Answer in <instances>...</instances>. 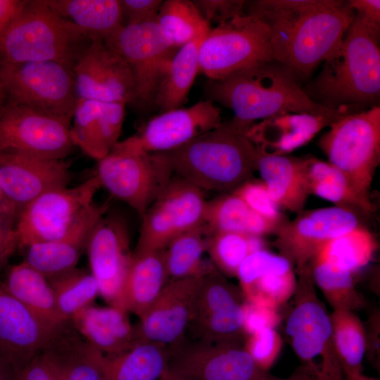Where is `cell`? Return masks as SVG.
<instances>
[{
    "label": "cell",
    "mask_w": 380,
    "mask_h": 380,
    "mask_svg": "<svg viewBox=\"0 0 380 380\" xmlns=\"http://www.w3.org/2000/svg\"><path fill=\"white\" fill-rule=\"evenodd\" d=\"M204 91L208 99L230 108L234 121L247 127L285 113L335 118L353 113L348 108H332L312 100L289 68L276 60L222 80H209Z\"/></svg>",
    "instance_id": "6da1fadb"
},
{
    "label": "cell",
    "mask_w": 380,
    "mask_h": 380,
    "mask_svg": "<svg viewBox=\"0 0 380 380\" xmlns=\"http://www.w3.org/2000/svg\"><path fill=\"white\" fill-rule=\"evenodd\" d=\"M355 13V12H354ZM380 25L355 13L343 40L305 89L316 103L355 112L376 106L380 95Z\"/></svg>",
    "instance_id": "7a4b0ae2"
},
{
    "label": "cell",
    "mask_w": 380,
    "mask_h": 380,
    "mask_svg": "<svg viewBox=\"0 0 380 380\" xmlns=\"http://www.w3.org/2000/svg\"><path fill=\"white\" fill-rule=\"evenodd\" d=\"M232 119L179 148L164 152L175 175L202 191L231 193L252 179L259 151Z\"/></svg>",
    "instance_id": "3957f363"
},
{
    "label": "cell",
    "mask_w": 380,
    "mask_h": 380,
    "mask_svg": "<svg viewBox=\"0 0 380 380\" xmlns=\"http://www.w3.org/2000/svg\"><path fill=\"white\" fill-rule=\"evenodd\" d=\"M94 39L44 0L27 1L23 12L0 37V63L56 61L73 68Z\"/></svg>",
    "instance_id": "277c9868"
},
{
    "label": "cell",
    "mask_w": 380,
    "mask_h": 380,
    "mask_svg": "<svg viewBox=\"0 0 380 380\" xmlns=\"http://www.w3.org/2000/svg\"><path fill=\"white\" fill-rule=\"evenodd\" d=\"M294 305L286 323L290 344L316 380H344L335 350L330 315L315 290L310 267L297 272Z\"/></svg>",
    "instance_id": "5b68a950"
},
{
    "label": "cell",
    "mask_w": 380,
    "mask_h": 380,
    "mask_svg": "<svg viewBox=\"0 0 380 380\" xmlns=\"http://www.w3.org/2000/svg\"><path fill=\"white\" fill-rule=\"evenodd\" d=\"M329 127L319 146L358 194L371 201L369 191L380 163L379 106L344 115Z\"/></svg>",
    "instance_id": "8992f818"
},
{
    "label": "cell",
    "mask_w": 380,
    "mask_h": 380,
    "mask_svg": "<svg viewBox=\"0 0 380 380\" xmlns=\"http://www.w3.org/2000/svg\"><path fill=\"white\" fill-rule=\"evenodd\" d=\"M95 175L101 187L130 206L141 218L175 177L163 153L134 150L122 141L98 160Z\"/></svg>",
    "instance_id": "52a82bcc"
},
{
    "label": "cell",
    "mask_w": 380,
    "mask_h": 380,
    "mask_svg": "<svg viewBox=\"0 0 380 380\" xmlns=\"http://www.w3.org/2000/svg\"><path fill=\"white\" fill-rule=\"evenodd\" d=\"M8 103L25 106L71 124L78 101L73 68L56 61L0 63Z\"/></svg>",
    "instance_id": "ba28073f"
},
{
    "label": "cell",
    "mask_w": 380,
    "mask_h": 380,
    "mask_svg": "<svg viewBox=\"0 0 380 380\" xmlns=\"http://www.w3.org/2000/svg\"><path fill=\"white\" fill-rule=\"evenodd\" d=\"M272 60L276 59L267 28L244 13L208 32L199 49V72L219 80Z\"/></svg>",
    "instance_id": "9c48e42d"
},
{
    "label": "cell",
    "mask_w": 380,
    "mask_h": 380,
    "mask_svg": "<svg viewBox=\"0 0 380 380\" xmlns=\"http://www.w3.org/2000/svg\"><path fill=\"white\" fill-rule=\"evenodd\" d=\"M354 15L348 1L320 0L292 30L281 63L305 79L341 44Z\"/></svg>",
    "instance_id": "30bf717a"
},
{
    "label": "cell",
    "mask_w": 380,
    "mask_h": 380,
    "mask_svg": "<svg viewBox=\"0 0 380 380\" xmlns=\"http://www.w3.org/2000/svg\"><path fill=\"white\" fill-rule=\"evenodd\" d=\"M101 187L94 174L73 187L46 192L21 208L14 224L19 249L62 237L94 203Z\"/></svg>",
    "instance_id": "8fae6325"
},
{
    "label": "cell",
    "mask_w": 380,
    "mask_h": 380,
    "mask_svg": "<svg viewBox=\"0 0 380 380\" xmlns=\"http://www.w3.org/2000/svg\"><path fill=\"white\" fill-rule=\"evenodd\" d=\"M244 298L215 267L199 281L186 336L213 343L243 345Z\"/></svg>",
    "instance_id": "7c38bea8"
},
{
    "label": "cell",
    "mask_w": 380,
    "mask_h": 380,
    "mask_svg": "<svg viewBox=\"0 0 380 380\" xmlns=\"http://www.w3.org/2000/svg\"><path fill=\"white\" fill-rule=\"evenodd\" d=\"M104 41L123 58L132 72V103L142 108L154 106L157 91L179 48L165 38L156 20L124 25Z\"/></svg>",
    "instance_id": "4fadbf2b"
},
{
    "label": "cell",
    "mask_w": 380,
    "mask_h": 380,
    "mask_svg": "<svg viewBox=\"0 0 380 380\" xmlns=\"http://www.w3.org/2000/svg\"><path fill=\"white\" fill-rule=\"evenodd\" d=\"M204 191L175 175L141 217L133 252L163 250L179 235L205 224Z\"/></svg>",
    "instance_id": "5bb4252c"
},
{
    "label": "cell",
    "mask_w": 380,
    "mask_h": 380,
    "mask_svg": "<svg viewBox=\"0 0 380 380\" xmlns=\"http://www.w3.org/2000/svg\"><path fill=\"white\" fill-rule=\"evenodd\" d=\"M70 127L59 118L7 103L0 111V152L64 160L74 147Z\"/></svg>",
    "instance_id": "9a60e30c"
},
{
    "label": "cell",
    "mask_w": 380,
    "mask_h": 380,
    "mask_svg": "<svg viewBox=\"0 0 380 380\" xmlns=\"http://www.w3.org/2000/svg\"><path fill=\"white\" fill-rule=\"evenodd\" d=\"M168 348V369L186 380H259L267 374L256 366L243 345L185 336Z\"/></svg>",
    "instance_id": "2e32d148"
},
{
    "label": "cell",
    "mask_w": 380,
    "mask_h": 380,
    "mask_svg": "<svg viewBox=\"0 0 380 380\" xmlns=\"http://www.w3.org/2000/svg\"><path fill=\"white\" fill-rule=\"evenodd\" d=\"M362 224L358 213L332 206L298 213L275 234L274 246L298 272L310 264L320 248L329 240Z\"/></svg>",
    "instance_id": "e0dca14e"
},
{
    "label": "cell",
    "mask_w": 380,
    "mask_h": 380,
    "mask_svg": "<svg viewBox=\"0 0 380 380\" xmlns=\"http://www.w3.org/2000/svg\"><path fill=\"white\" fill-rule=\"evenodd\" d=\"M85 251L99 295L109 305L122 309V289L132 258L124 219L108 211L104 214L91 230Z\"/></svg>",
    "instance_id": "ac0fdd59"
},
{
    "label": "cell",
    "mask_w": 380,
    "mask_h": 380,
    "mask_svg": "<svg viewBox=\"0 0 380 380\" xmlns=\"http://www.w3.org/2000/svg\"><path fill=\"white\" fill-rule=\"evenodd\" d=\"M73 70L78 99L132 103L134 80L123 58L106 41L94 38Z\"/></svg>",
    "instance_id": "d6986e66"
},
{
    "label": "cell",
    "mask_w": 380,
    "mask_h": 380,
    "mask_svg": "<svg viewBox=\"0 0 380 380\" xmlns=\"http://www.w3.org/2000/svg\"><path fill=\"white\" fill-rule=\"evenodd\" d=\"M221 123L220 109L206 99L187 108L161 113L151 118L138 133L122 141L130 148L146 153L168 152L217 128Z\"/></svg>",
    "instance_id": "ffe728a7"
},
{
    "label": "cell",
    "mask_w": 380,
    "mask_h": 380,
    "mask_svg": "<svg viewBox=\"0 0 380 380\" xmlns=\"http://www.w3.org/2000/svg\"><path fill=\"white\" fill-rule=\"evenodd\" d=\"M71 177L65 159L0 152V190L17 212L46 192L68 186Z\"/></svg>",
    "instance_id": "44dd1931"
},
{
    "label": "cell",
    "mask_w": 380,
    "mask_h": 380,
    "mask_svg": "<svg viewBox=\"0 0 380 380\" xmlns=\"http://www.w3.org/2000/svg\"><path fill=\"white\" fill-rule=\"evenodd\" d=\"M202 276L169 281L134 326L136 341L170 347L184 338Z\"/></svg>",
    "instance_id": "7402d4cb"
},
{
    "label": "cell",
    "mask_w": 380,
    "mask_h": 380,
    "mask_svg": "<svg viewBox=\"0 0 380 380\" xmlns=\"http://www.w3.org/2000/svg\"><path fill=\"white\" fill-rule=\"evenodd\" d=\"M39 356L56 380H107L106 356L70 319L53 328Z\"/></svg>",
    "instance_id": "603a6c76"
},
{
    "label": "cell",
    "mask_w": 380,
    "mask_h": 380,
    "mask_svg": "<svg viewBox=\"0 0 380 380\" xmlns=\"http://www.w3.org/2000/svg\"><path fill=\"white\" fill-rule=\"evenodd\" d=\"M236 277L245 301L277 309L293 296L296 288L293 265L265 248L246 257Z\"/></svg>",
    "instance_id": "cb8c5ba5"
},
{
    "label": "cell",
    "mask_w": 380,
    "mask_h": 380,
    "mask_svg": "<svg viewBox=\"0 0 380 380\" xmlns=\"http://www.w3.org/2000/svg\"><path fill=\"white\" fill-rule=\"evenodd\" d=\"M53 328L11 296L0 281V351L15 371L39 354Z\"/></svg>",
    "instance_id": "d4e9b609"
},
{
    "label": "cell",
    "mask_w": 380,
    "mask_h": 380,
    "mask_svg": "<svg viewBox=\"0 0 380 380\" xmlns=\"http://www.w3.org/2000/svg\"><path fill=\"white\" fill-rule=\"evenodd\" d=\"M108 208V203L94 202L60 239L34 243L23 249L24 261L48 280L75 269L91 230Z\"/></svg>",
    "instance_id": "484cf974"
},
{
    "label": "cell",
    "mask_w": 380,
    "mask_h": 380,
    "mask_svg": "<svg viewBox=\"0 0 380 380\" xmlns=\"http://www.w3.org/2000/svg\"><path fill=\"white\" fill-rule=\"evenodd\" d=\"M339 118L285 113L253 123L246 134L259 152L287 155L307 144Z\"/></svg>",
    "instance_id": "4316f807"
},
{
    "label": "cell",
    "mask_w": 380,
    "mask_h": 380,
    "mask_svg": "<svg viewBox=\"0 0 380 380\" xmlns=\"http://www.w3.org/2000/svg\"><path fill=\"white\" fill-rule=\"evenodd\" d=\"M77 331L106 356H114L136 343L128 312L119 308L89 305L70 319Z\"/></svg>",
    "instance_id": "83f0119b"
},
{
    "label": "cell",
    "mask_w": 380,
    "mask_h": 380,
    "mask_svg": "<svg viewBox=\"0 0 380 380\" xmlns=\"http://www.w3.org/2000/svg\"><path fill=\"white\" fill-rule=\"evenodd\" d=\"M168 281L164 249L132 252L122 289L121 308L139 318L152 305Z\"/></svg>",
    "instance_id": "f1b7e54d"
},
{
    "label": "cell",
    "mask_w": 380,
    "mask_h": 380,
    "mask_svg": "<svg viewBox=\"0 0 380 380\" xmlns=\"http://www.w3.org/2000/svg\"><path fill=\"white\" fill-rule=\"evenodd\" d=\"M257 171L280 208L297 213L304 210L310 194L302 158L259 152Z\"/></svg>",
    "instance_id": "f546056e"
},
{
    "label": "cell",
    "mask_w": 380,
    "mask_h": 380,
    "mask_svg": "<svg viewBox=\"0 0 380 380\" xmlns=\"http://www.w3.org/2000/svg\"><path fill=\"white\" fill-rule=\"evenodd\" d=\"M4 288L51 327L63 320L48 279L24 260L12 265L1 282Z\"/></svg>",
    "instance_id": "4dcf8cb0"
},
{
    "label": "cell",
    "mask_w": 380,
    "mask_h": 380,
    "mask_svg": "<svg viewBox=\"0 0 380 380\" xmlns=\"http://www.w3.org/2000/svg\"><path fill=\"white\" fill-rule=\"evenodd\" d=\"M56 13L94 38L107 40L123 26L120 0H44Z\"/></svg>",
    "instance_id": "1f68e13d"
},
{
    "label": "cell",
    "mask_w": 380,
    "mask_h": 380,
    "mask_svg": "<svg viewBox=\"0 0 380 380\" xmlns=\"http://www.w3.org/2000/svg\"><path fill=\"white\" fill-rule=\"evenodd\" d=\"M302 158L310 194L358 213L368 215L374 211L372 202L359 195L346 177L336 167L315 157Z\"/></svg>",
    "instance_id": "d6a6232c"
},
{
    "label": "cell",
    "mask_w": 380,
    "mask_h": 380,
    "mask_svg": "<svg viewBox=\"0 0 380 380\" xmlns=\"http://www.w3.org/2000/svg\"><path fill=\"white\" fill-rule=\"evenodd\" d=\"M320 0L246 1L244 12L267 28L276 61L281 63L289 37L299 21Z\"/></svg>",
    "instance_id": "836d02e7"
},
{
    "label": "cell",
    "mask_w": 380,
    "mask_h": 380,
    "mask_svg": "<svg viewBox=\"0 0 380 380\" xmlns=\"http://www.w3.org/2000/svg\"><path fill=\"white\" fill-rule=\"evenodd\" d=\"M205 224L210 232H234L262 237L280 229L253 212L234 193L207 201Z\"/></svg>",
    "instance_id": "e575fe53"
},
{
    "label": "cell",
    "mask_w": 380,
    "mask_h": 380,
    "mask_svg": "<svg viewBox=\"0 0 380 380\" xmlns=\"http://www.w3.org/2000/svg\"><path fill=\"white\" fill-rule=\"evenodd\" d=\"M169 359L167 346L137 341L120 354L106 356L107 380H159L168 369Z\"/></svg>",
    "instance_id": "d590c367"
},
{
    "label": "cell",
    "mask_w": 380,
    "mask_h": 380,
    "mask_svg": "<svg viewBox=\"0 0 380 380\" xmlns=\"http://www.w3.org/2000/svg\"><path fill=\"white\" fill-rule=\"evenodd\" d=\"M210 30L181 46L175 54L154 99V106L161 113L179 108L186 99L199 72L201 44Z\"/></svg>",
    "instance_id": "8d00e7d4"
},
{
    "label": "cell",
    "mask_w": 380,
    "mask_h": 380,
    "mask_svg": "<svg viewBox=\"0 0 380 380\" xmlns=\"http://www.w3.org/2000/svg\"><path fill=\"white\" fill-rule=\"evenodd\" d=\"M209 229L205 224L172 239L165 247V263L169 281L203 275L214 267L203 259Z\"/></svg>",
    "instance_id": "74e56055"
},
{
    "label": "cell",
    "mask_w": 380,
    "mask_h": 380,
    "mask_svg": "<svg viewBox=\"0 0 380 380\" xmlns=\"http://www.w3.org/2000/svg\"><path fill=\"white\" fill-rule=\"evenodd\" d=\"M376 246L374 234L362 224L327 241L314 258L355 274L372 260Z\"/></svg>",
    "instance_id": "f35d334b"
},
{
    "label": "cell",
    "mask_w": 380,
    "mask_h": 380,
    "mask_svg": "<svg viewBox=\"0 0 380 380\" xmlns=\"http://www.w3.org/2000/svg\"><path fill=\"white\" fill-rule=\"evenodd\" d=\"M335 350L344 375L362 372L367 353V332L360 319L350 310H334L330 315Z\"/></svg>",
    "instance_id": "ab89813d"
},
{
    "label": "cell",
    "mask_w": 380,
    "mask_h": 380,
    "mask_svg": "<svg viewBox=\"0 0 380 380\" xmlns=\"http://www.w3.org/2000/svg\"><path fill=\"white\" fill-rule=\"evenodd\" d=\"M310 268L315 286L334 310L353 312L366 305L365 297L356 289L355 274L316 258L312 260Z\"/></svg>",
    "instance_id": "60d3db41"
},
{
    "label": "cell",
    "mask_w": 380,
    "mask_h": 380,
    "mask_svg": "<svg viewBox=\"0 0 380 380\" xmlns=\"http://www.w3.org/2000/svg\"><path fill=\"white\" fill-rule=\"evenodd\" d=\"M156 21L165 38L177 49L211 29L189 0L163 1Z\"/></svg>",
    "instance_id": "b9f144b4"
},
{
    "label": "cell",
    "mask_w": 380,
    "mask_h": 380,
    "mask_svg": "<svg viewBox=\"0 0 380 380\" xmlns=\"http://www.w3.org/2000/svg\"><path fill=\"white\" fill-rule=\"evenodd\" d=\"M265 248L262 237L234 232H210L206 252L224 276L236 277L241 262L253 252Z\"/></svg>",
    "instance_id": "7bdbcfd3"
},
{
    "label": "cell",
    "mask_w": 380,
    "mask_h": 380,
    "mask_svg": "<svg viewBox=\"0 0 380 380\" xmlns=\"http://www.w3.org/2000/svg\"><path fill=\"white\" fill-rule=\"evenodd\" d=\"M54 293L58 313L63 320L71 318L93 304L99 288L90 272L75 268L48 280Z\"/></svg>",
    "instance_id": "ee69618b"
},
{
    "label": "cell",
    "mask_w": 380,
    "mask_h": 380,
    "mask_svg": "<svg viewBox=\"0 0 380 380\" xmlns=\"http://www.w3.org/2000/svg\"><path fill=\"white\" fill-rule=\"evenodd\" d=\"M102 102L79 99L72 118L70 133L74 146L96 159V134Z\"/></svg>",
    "instance_id": "f6af8a7d"
},
{
    "label": "cell",
    "mask_w": 380,
    "mask_h": 380,
    "mask_svg": "<svg viewBox=\"0 0 380 380\" xmlns=\"http://www.w3.org/2000/svg\"><path fill=\"white\" fill-rule=\"evenodd\" d=\"M125 106L122 102H102L96 135V160L108 154L119 141Z\"/></svg>",
    "instance_id": "bcb514c9"
},
{
    "label": "cell",
    "mask_w": 380,
    "mask_h": 380,
    "mask_svg": "<svg viewBox=\"0 0 380 380\" xmlns=\"http://www.w3.org/2000/svg\"><path fill=\"white\" fill-rule=\"evenodd\" d=\"M256 214L280 228L287 222L261 180L250 179L232 191Z\"/></svg>",
    "instance_id": "7dc6e473"
},
{
    "label": "cell",
    "mask_w": 380,
    "mask_h": 380,
    "mask_svg": "<svg viewBox=\"0 0 380 380\" xmlns=\"http://www.w3.org/2000/svg\"><path fill=\"white\" fill-rule=\"evenodd\" d=\"M283 341L275 329H266L247 336L243 348L263 372L272 367L282 348Z\"/></svg>",
    "instance_id": "c3c4849f"
},
{
    "label": "cell",
    "mask_w": 380,
    "mask_h": 380,
    "mask_svg": "<svg viewBox=\"0 0 380 380\" xmlns=\"http://www.w3.org/2000/svg\"><path fill=\"white\" fill-rule=\"evenodd\" d=\"M203 19L210 25L224 23L244 13L246 1L242 0H194Z\"/></svg>",
    "instance_id": "681fc988"
},
{
    "label": "cell",
    "mask_w": 380,
    "mask_h": 380,
    "mask_svg": "<svg viewBox=\"0 0 380 380\" xmlns=\"http://www.w3.org/2000/svg\"><path fill=\"white\" fill-rule=\"evenodd\" d=\"M281 316L277 308L245 301L243 305V327L246 336L266 329H275Z\"/></svg>",
    "instance_id": "f907efd6"
},
{
    "label": "cell",
    "mask_w": 380,
    "mask_h": 380,
    "mask_svg": "<svg viewBox=\"0 0 380 380\" xmlns=\"http://www.w3.org/2000/svg\"><path fill=\"white\" fill-rule=\"evenodd\" d=\"M124 25L156 20L161 0H120Z\"/></svg>",
    "instance_id": "816d5d0a"
},
{
    "label": "cell",
    "mask_w": 380,
    "mask_h": 380,
    "mask_svg": "<svg viewBox=\"0 0 380 380\" xmlns=\"http://www.w3.org/2000/svg\"><path fill=\"white\" fill-rule=\"evenodd\" d=\"M15 219L0 213V270L19 249Z\"/></svg>",
    "instance_id": "f5cc1de1"
},
{
    "label": "cell",
    "mask_w": 380,
    "mask_h": 380,
    "mask_svg": "<svg viewBox=\"0 0 380 380\" xmlns=\"http://www.w3.org/2000/svg\"><path fill=\"white\" fill-rule=\"evenodd\" d=\"M15 380H56L39 355L15 371Z\"/></svg>",
    "instance_id": "db71d44e"
},
{
    "label": "cell",
    "mask_w": 380,
    "mask_h": 380,
    "mask_svg": "<svg viewBox=\"0 0 380 380\" xmlns=\"http://www.w3.org/2000/svg\"><path fill=\"white\" fill-rule=\"evenodd\" d=\"M27 1L0 0V37L23 12Z\"/></svg>",
    "instance_id": "11a10c76"
},
{
    "label": "cell",
    "mask_w": 380,
    "mask_h": 380,
    "mask_svg": "<svg viewBox=\"0 0 380 380\" xmlns=\"http://www.w3.org/2000/svg\"><path fill=\"white\" fill-rule=\"evenodd\" d=\"M350 8L362 18L376 25H380L379 0H350Z\"/></svg>",
    "instance_id": "9f6ffc18"
},
{
    "label": "cell",
    "mask_w": 380,
    "mask_h": 380,
    "mask_svg": "<svg viewBox=\"0 0 380 380\" xmlns=\"http://www.w3.org/2000/svg\"><path fill=\"white\" fill-rule=\"evenodd\" d=\"M0 380H15V370L0 351Z\"/></svg>",
    "instance_id": "6f0895ef"
},
{
    "label": "cell",
    "mask_w": 380,
    "mask_h": 380,
    "mask_svg": "<svg viewBox=\"0 0 380 380\" xmlns=\"http://www.w3.org/2000/svg\"><path fill=\"white\" fill-rule=\"evenodd\" d=\"M259 380H315V379L303 366H301L287 379H279L267 374Z\"/></svg>",
    "instance_id": "680465c9"
},
{
    "label": "cell",
    "mask_w": 380,
    "mask_h": 380,
    "mask_svg": "<svg viewBox=\"0 0 380 380\" xmlns=\"http://www.w3.org/2000/svg\"><path fill=\"white\" fill-rule=\"evenodd\" d=\"M0 213L4 215L15 217L17 210L4 198L0 190Z\"/></svg>",
    "instance_id": "91938a15"
},
{
    "label": "cell",
    "mask_w": 380,
    "mask_h": 380,
    "mask_svg": "<svg viewBox=\"0 0 380 380\" xmlns=\"http://www.w3.org/2000/svg\"><path fill=\"white\" fill-rule=\"evenodd\" d=\"M159 380H186L179 375L172 372L168 369Z\"/></svg>",
    "instance_id": "94428289"
},
{
    "label": "cell",
    "mask_w": 380,
    "mask_h": 380,
    "mask_svg": "<svg viewBox=\"0 0 380 380\" xmlns=\"http://www.w3.org/2000/svg\"><path fill=\"white\" fill-rule=\"evenodd\" d=\"M6 99V95L0 78V111L3 109L6 105L5 101Z\"/></svg>",
    "instance_id": "6125c7cd"
},
{
    "label": "cell",
    "mask_w": 380,
    "mask_h": 380,
    "mask_svg": "<svg viewBox=\"0 0 380 380\" xmlns=\"http://www.w3.org/2000/svg\"><path fill=\"white\" fill-rule=\"evenodd\" d=\"M346 380H377V379L364 375L362 372L358 374H356L350 377H347L346 378Z\"/></svg>",
    "instance_id": "be15d7a7"
}]
</instances>
